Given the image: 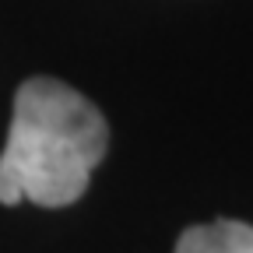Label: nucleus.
Segmentation results:
<instances>
[{
    "mask_svg": "<svg viewBox=\"0 0 253 253\" xmlns=\"http://www.w3.org/2000/svg\"><path fill=\"white\" fill-rule=\"evenodd\" d=\"M106 148L109 126L99 106L56 78H28L14 91L0 155V204L67 208L81 201Z\"/></svg>",
    "mask_w": 253,
    "mask_h": 253,
    "instance_id": "nucleus-1",
    "label": "nucleus"
},
{
    "mask_svg": "<svg viewBox=\"0 0 253 253\" xmlns=\"http://www.w3.org/2000/svg\"><path fill=\"white\" fill-rule=\"evenodd\" d=\"M176 253H253V225L232 218L190 225L179 236Z\"/></svg>",
    "mask_w": 253,
    "mask_h": 253,
    "instance_id": "nucleus-2",
    "label": "nucleus"
}]
</instances>
